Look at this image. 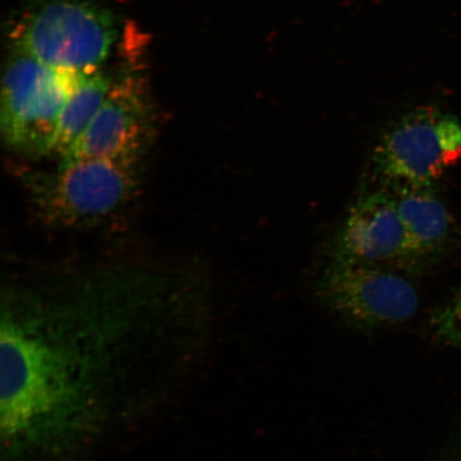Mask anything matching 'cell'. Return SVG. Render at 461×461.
I'll use <instances>...</instances> for the list:
<instances>
[{"mask_svg": "<svg viewBox=\"0 0 461 461\" xmlns=\"http://www.w3.org/2000/svg\"><path fill=\"white\" fill-rule=\"evenodd\" d=\"M331 261L411 274L405 229L389 192L362 195L351 207L334 240Z\"/></svg>", "mask_w": 461, "mask_h": 461, "instance_id": "obj_7", "label": "cell"}, {"mask_svg": "<svg viewBox=\"0 0 461 461\" xmlns=\"http://www.w3.org/2000/svg\"><path fill=\"white\" fill-rule=\"evenodd\" d=\"M430 326L437 341L449 348H461V286L452 298L435 311Z\"/></svg>", "mask_w": 461, "mask_h": 461, "instance_id": "obj_11", "label": "cell"}, {"mask_svg": "<svg viewBox=\"0 0 461 461\" xmlns=\"http://www.w3.org/2000/svg\"><path fill=\"white\" fill-rule=\"evenodd\" d=\"M62 461H75V460H62Z\"/></svg>", "mask_w": 461, "mask_h": 461, "instance_id": "obj_13", "label": "cell"}, {"mask_svg": "<svg viewBox=\"0 0 461 461\" xmlns=\"http://www.w3.org/2000/svg\"><path fill=\"white\" fill-rule=\"evenodd\" d=\"M138 161V158L61 159L54 173L34 180V204L44 221L56 226L103 221L134 194Z\"/></svg>", "mask_w": 461, "mask_h": 461, "instance_id": "obj_3", "label": "cell"}, {"mask_svg": "<svg viewBox=\"0 0 461 461\" xmlns=\"http://www.w3.org/2000/svg\"><path fill=\"white\" fill-rule=\"evenodd\" d=\"M315 291L322 308L351 330L366 334L411 321L420 303L405 275L361 263L331 261Z\"/></svg>", "mask_w": 461, "mask_h": 461, "instance_id": "obj_4", "label": "cell"}, {"mask_svg": "<svg viewBox=\"0 0 461 461\" xmlns=\"http://www.w3.org/2000/svg\"><path fill=\"white\" fill-rule=\"evenodd\" d=\"M151 120L143 78L126 74L112 84L88 128L60 158H140Z\"/></svg>", "mask_w": 461, "mask_h": 461, "instance_id": "obj_6", "label": "cell"}, {"mask_svg": "<svg viewBox=\"0 0 461 461\" xmlns=\"http://www.w3.org/2000/svg\"><path fill=\"white\" fill-rule=\"evenodd\" d=\"M117 36L113 14L88 0H45L24 14L13 32L17 50L72 71L100 68Z\"/></svg>", "mask_w": 461, "mask_h": 461, "instance_id": "obj_2", "label": "cell"}, {"mask_svg": "<svg viewBox=\"0 0 461 461\" xmlns=\"http://www.w3.org/2000/svg\"><path fill=\"white\" fill-rule=\"evenodd\" d=\"M181 293L153 273L104 274L60 295L10 291L0 332L5 428L50 455L94 439L113 418L118 355Z\"/></svg>", "mask_w": 461, "mask_h": 461, "instance_id": "obj_1", "label": "cell"}, {"mask_svg": "<svg viewBox=\"0 0 461 461\" xmlns=\"http://www.w3.org/2000/svg\"><path fill=\"white\" fill-rule=\"evenodd\" d=\"M58 68L17 50L5 68L0 125L5 142L21 149L32 114Z\"/></svg>", "mask_w": 461, "mask_h": 461, "instance_id": "obj_9", "label": "cell"}, {"mask_svg": "<svg viewBox=\"0 0 461 461\" xmlns=\"http://www.w3.org/2000/svg\"><path fill=\"white\" fill-rule=\"evenodd\" d=\"M389 187L405 229L411 272L418 273L451 240L452 216L430 186Z\"/></svg>", "mask_w": 461, "mask_h": 461, "instance_id": "obj_8", "label": "cell"}, {"mask_svg": "<svg viewBox=\"0 0 461 461\" xmlns=\"http://www.w3.org/2000/svg\"><path fill=\"white\" fill-rule=\"evenodd\" d=\"M460 160L461 123L430 106L394 121L373 152L375 171L389 186H431Z\"/></svg>", "mask_w": 461, "mask_h": 461, "instance_id": "obj_5", "label": "cell"}, {"mask_svg": "<svg viewBox=\"0 0 461 461\" xmlns=\"http://www.w3.org/2000/svg\"><path fill=\"white\" fill-rule=\"evenodd\" d=\"M439 461H461V434L453 440Z\"/></svg>", "mask_w": 461, "mask_h": 461, "instance_id": "obj_12", "label": "cell"}, {"mask_svg": "<svg viewBox=\"0 0 461 461\" xmlns=\"http://www.w3.org/2000/svg\"><path fill=\"white\" fill-rule=\"evenodd\" d=\"M111 86L100 68L78 71L77 84L58 121L50 153L61 158L78 140L99 112Z\"/></svg>", "mask_w": 461, "mask_h": 461, "instance_id": "obj_10", "label": "cell"}]
</instances>
